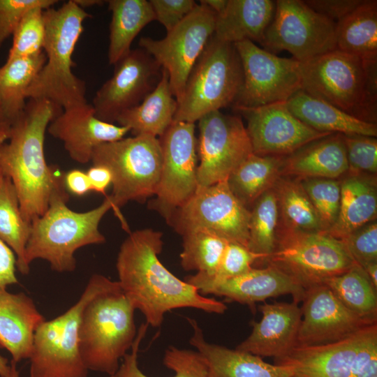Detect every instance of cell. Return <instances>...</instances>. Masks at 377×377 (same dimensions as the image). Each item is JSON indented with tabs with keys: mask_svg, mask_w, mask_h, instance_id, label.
I'll use <instances>...</instances> for the list:
<instances>
[{
	"mask_svg": "<svg viewBox=\"0 0 377 377\" xmlns=\"http://www.w3.org/2000/svg\"><path fill=\"white\" fill-rule=\"evenodd\" d=\"M216 20V13L201 0L164 38L142 37L139 40L140 47L168 73L177 103L194 64L214 33Z\"/></svg>",
	"mask_w": 377,
	"mask_h": 377,
	"instance_id": "obj_12",
	"label": "cell"
},
{
	"mask_svg": "<svg viewBox=\"0 0 377 377\" xmlns=\"http://www.w3.org/2000/svg\"><path fill=\"white\" fill-rule=\"evenodd\" d=\"M286 103L297 119L318 131L377 136V124L358 119L302 89Z\"/></svg>",
	"mask_w": 377,
	"mask_h": 377,
	"instance_id": "obj_29",
	"label": "cell"
},
{
	"mask_svg": "<svg viewBox=\"0 0 377 377\" xmlns=\"http://www.w3.org/2000/svg\"><path fill=\"white\" fill-rule=\"evenodd\" d=\"M80 7L85 9L87 7L103 4L105 1L100 0H74Z\"/></svg>",
	"mask_w": 377,
	"mask_h": 377,
	"instance_id": "obj_56",
	"label": "cell"
},
{
	"mask_svg": "<svg viewBox=\"0 0 377 377\" xmlns=\"http://www.w3.org/2000/svg\"><path fill=\"white\" fill-rule=\"evenodd\" d=\"M302 302L296 346L334 343L376 323L348 310L324 284L306 289Z\"/></svg>",
	"mask_w": 377,
	"mask_h": 377,
	"instance_id": "obj_19",
	"label": "cell"
},
{
	"mask_svg": "<svg viewBox=\"0 0 377 377\" xmlns=\"http://www.w3.org/2000/svg\"><path fill=\"white\" fill-rule=\"evenodd\" d=\"M274 188L279 207L277 233L325 232L300 179L281 176Z\"/></svg>",
	"mask_w": 377,
	"mask_h": 377,
	"instance_id": "obj_34",
	"label": "cell"
},
{
	"mask_svg": "<svg viewBox=\"0 0 377 377\" xmlns=\"http://www.w3.org/2000/svg\"><path fill=\"white\" fill-rule=\"evenodd\" d=\"M275 8L272 0H228L224 10L216 15L214 36L230 43L249 40L260 44Z\"/></svg>",
	"mask_w": 377,
	"mask_h": 377,
	"instance_id": "obj_28",
	"label": "cell"
},
{
	"mask_svg": "<svg viewBox=\"0 0 377 377\" xmlns=\"http://www.w3.org/2000/svg\"><path fill=\"white\" fill-rule=\"evenodd\" d=\"M10 127V123H5L0 126V145L8 138Z\"/></svg>",
	"mask_w": 377,
	"mask_h": 377,
	"instance_id": "obj_57",
	"label": "cell"
},
{
	"mask_svg": "<svg viewBox=\"0 0 377 377\" xmlns=\"http://www.w3.org/2000/svg\"><path fill=\"white\" fill-rule=\"evenodd\" d=\"M47 131L62 142L74 161L84 164L91 161L97 146L123 139L130 129L99 119L91 104L85 103L63 110Z\"/></svg>",
	"mask_w": 377,
	"mask_h": 377,
	"instance_id": "obj_20",
	"label": "cell"
},
{
	"mask_svg": "<svg viewBox=\"0 0 377 377\" xmlns=\"http://www.w3.org/2000/svg\"><path fill=\"white\" fill-rule=\"evenodd\" d=\"M114 66L112 76L96 91L91 104L96 117L112 124L156 88L162 73V68L140 47L131 50Z\"/></svg>",
	"mask_w": 377,
	"mask_h": 377,
	"instance_id": "obj_17",
	"label": "cell"
},
{
	"mask_svg": "<svg viewBox=\"0 0 377 377\" xmlns=\"http://www.w3.org/2000/svg\"><path fill=\"white\" fill-rule=\"evenodd\" d=\"M177 107L168 74L162 68L156 88L139 105L123 112L116 122L128 127L134 135L161 137L173 121Z\"/></svg>",
	"mask_w": 377,
	"mask_h": 377,
	"instance_id": "obj_30",
	"label": "cell"
},
{
	"mask_svg": "<svg viewBox=\"0 0 377 377\" xmlns=\"http://www.w3.org/2000/svg\"><path fill=\"white\" fill-rule=\"evenodd\" d=\"M163 234L151 228L131 232L121 244L116 269L118 282L126 297L145 316L146 323L159 327L165 314L179 308H193L223 313L226 305L201 295L175 276L161 262Z\"/></svg>",
	"mask_w": 377,
	"mask_h": 377,
	"instance_id": "obj_1",
	"label": "cell"
},
{
	"mask_svg": "<svg viewBox=\"0 0 377 377\" xmlns=\"http://www.w3.org/2000/svg\"><path fill=\"white\" fill-rule=\"evenodd\" d=\"M348 164V173L376 175L377 139L362 135H343Z\"/></svg>",
	"mask_w": 377,
	"mask_h": 377,
	"instance_id": "obj_44",
	"label": "cell"
},
{
	"mask_svg": "<svg viewBox=\"0 0 377 377\" xmlns=\"http://www.w3.org/2000/svg\"><path fill=\"white\" fill-rule=\"evenodd\" d=\"M323 284L348 310L376 323L377 288L356 263L343 273L327 279Z\"/></svg>",
	"mask_w": 377,
	"mask_h": 377,
	"instance_id": "obj_36",
	"label": "cell"
},
{
	"mask_svg": "<svg viewBox=\"0 0 377 377\" xmlns=\"http://www.w3.org/2000/svg\"><path fill=\"white\" fill-rule=\"evenodd\" d=\"M262 318L253 322L250 335L236 349L275 360L287 355L295 346L302 320L298 303H265L259 308Z\"/></svg>",
	"mask_w": 377,
	"mask_h": 377,
	"instance_id": "obj_21",
	"label": "cell"
},
{
	"mask_svg": "<svg viewBox=\"0 0 377 377\" xmlns=\"http://www.w3.org/2000/svg\"><path fill=\"white\" fill-rule=\"evenodd\" d=\"M109 280L103 275L93 274L75 304L39 325L29 358L30 377H88L89 370L79 350L80 320L84 307Z\"/></svg>",
	"mask_w": 377,
	"mask_h": 377,
	"instance_id": "obj_9",
	"label": "cell"
},
{
	"mask_svg": "<svg viewBox=\"0 0 377 377\" xmlns=\"http://www.w3.org/2000/svg\"><path fill=\"white\" fill-rule=\"evenodd\" d=\"M187 320L193 329L189 342L205 359L208 377H292L287 366L269 364L259 356L207 342L198 323Z\"/></svg>",
	"mask_w": 377,
	"mask_h": 377,
	"instance_id": "obj_23",
	"label": "cell"
},
{
	"mask_svg": "<svg viewBox=\"0 0 377 377\" xmlns=\"http://www.w3.org/2000/svg\"><path fill=\"white\" fill-rule=\"evenodd\" d=\"M64 184L68 192L82 196L91 191L87 172L79 169H73L64 175Z\"/></svg>",
	"mask_w": 377,
	"mask_h": 377,
	"instance_id": "obj_51",
	"label": "cell"
},
{
	"mask_svg": "<svg viewBox=\"0 0 377 377\" xmlns=\"http://www.w3.org/2000/svg\"><path fill=\"white\" fill-rule=\"evenodd\" d=\"M304 1L314 11L337 24L360 6L363 0H306Z\"/></svg>",
	"mask_w": 377,
	"mask_h": 377,
	"instance_id": "obj_49",
	"label": "cell"
},
{
	"mask_svg": "<svg viewBox=\"0 0 377 377\" xmlns=\"http://www.w3.org/2000/svg\"><path fill=\"white\" fill-rule=\"evenodd\" d=\"M45 61L43 51L30 57L6 60L0 66V102L10 124L24 109L27 90Z\"/></svg>",
	"mask_w": 377,
	"mask_h": 377,
	"instance_id": "obj_35",
	"label": "cell"
},
{
	"mask_svg": "<svg viewBox=\"0 0 377 377\" xmlns=\"http://www.w3.org/2000/svg\"><path fill=\"white\" fill-rule=\"evenodd\" d=\"M135 311L119 282L110 279L88 302L80 320L78 345L89 371L117 373L137 336Z\"/></svg>",
	"mask_w": 377,
	"mask_h": 377,
	"instance_id": "obj_4",
	"label": "cell"
},
{
	"mask_svg": "<svg viewBox=\"0 0 377 377\" xmlns=\"http://www.w3.org/2000/svg\"><path fill=\"white\" fill-rule=\"evenodd\" d=\"M263 259L262 256L251 251L246 246L230 242L213 272L208 274L196 272L186 276L184 281L195 287L201 295H210L216 287L246 273L255 263Z\"/></svg>",
	"mask_w": 377,
	"mask_h": 377,
	"instance_id": "obj_41",
	"label": "cell"
},
{
	"mask_svg": "<svg viewBox=\"0 0 377 377\" xmlns=\"http://www.w3.org/2000/svg\"><path fill=\"white\" fill-rule=\"evenodd\" d=\"M17 259L14 252L0 239V290L18 283L15 274Z\"/></svg>",
	"mask_w": 377,
	"mask_h": 377,
	"instance_id": "obj_50",
	"label": "cell"
},
{
	"mask_svg": "<svg viewBox=\"0 0 377 377\" xmlns=\"http://www.w3.org/2000/svg\"><path fill=\"white\" fill-rule=\"evenodd\" d=\"M363 269L374 286L377 288V262L367 265Z\"/></svg>",
	"mask_w": 377,
	"mask_h": 377,
	"instance_id": "obj_54",
	"label": "cell"
},
{
	"mask_svg": "<svg viewBox=\"0 0 377 377\" xmlns=\"http://www.w3.org/2000/svg\"><path fill=\"white\" fill-rule=\"evenodd\" d=\"M234 110L246 119L253 154L259 156H287L311 141L332 134L306 125L286 102Z\"/></svg>",
	"mask_w": 377,
	"mask_h": 377,
	"instance_id": "obj_18",
	"label": "cell"
},
{
	"mask_svg": "<svg viewBox=\"0 0 377 377\" xmlns=\"http://www.w3.org/2000/svg\"><path fill=\"white\" fill-rule=\"evenodd\" d=\"M348 170L343 134L332 133L311 141L285 156L281 176L337 179Z\"/></svg>",
	"mask_w": 377,
	"mask_h": 377,
	"instance_id": "obj_25",
	"label": "cell"
},
{
	"mask_svg": "<svg viewBox=\"0 0 377 377\" xmlns=\"http://www.w3.org/2000/svg\"><path fill=\"white\" fill-rule=\"evenodd\" d=\"M284 157L251 154L227 179L232 193L249 211L281 176Z\"/></svg>",
	"mask_w": 377,
	"mask_h": 377,
	"instance_id": "obj_32",
	"label": "cell"
},
{
	"mask_svg": "<svg viewBox=\"0 0 377 377\" xmlns=\"http://www.w3.org/2000/svg\"><path fill=\"white\" fill-rule=\"evenodd\" d=\"M243 71V82L233 109L286 102L302 89L301 62L279 57L244 40L234 43Z\"/></svg>",
	"mask_w": 377,
	"mask_h": 377,
	"instance_id": "obj_13",
	"label": "cell"
},
{
	"mask_svg": "<svg viewBox=\"0 0 377 377\" xmlns=\"http://www.w3.org/2000/svg\"><path fill=\"white\" fill-rule=\"evenodd\" d=\"M61 112L47 100L29 99L0 145V169L11 179L22 216L30 224L45 212L54 196L68 194L64 175L47 163L44 152L47 127Z\"/></svg>",
	"mask_w": 377,
	"mask_h": 377,
	"instance_id": "obj_2",
	"label": "cell"
},
{
	"mask_svg": "<svg viewBox=\"0 0 377 377\" xmlns=\"http://www.w3.org/2000/svg\"><path fill=\"white\" fill-rule=\"evenodd\" d=\"M325 232L335 223L340 207L339 179L326 178L300 179Z\"/></svg>",
	"mask_w": 377,
	"mask_h": 377,
	"instance_id": "obj_42",
	"label": "cell"
},
{
	"mask_svg": "<svg viewBox=\"0 0 377 377\" xmlns=\"http://www.w3.org/2000/svg\"><path fill=\"white\" fill-rule=\"evenodd\" d=\"M263 261L293 277L305 290L323 284L355 263L343 241L327 232H278L274 251Z\"/></svg>",
	"mask_w": 377,
	"mask_h": 377,
	"instance_id": "obj_10",
	"label": "cell"
},
{
	"mask_svg": "<svg viewBox=\"0 0 377 377\" xmlns=\"http://www.w3.org/2000/svg\"><path fill=\"white\" fill-rule=\"evenodd\" d=\"M5 123H10V122L8 120V119L6 117V114L4 113V111L3 110V107L1 105V103L0 102V126L1 124H3Z\"/></svg>",
	"mask_w": 377,
	"mask_h": 377,
	"instance_id": "obj_59",
	"label": "cell"
},
{
	"mask_svg": "<svg viewBox=\"0 0 377 377\" xmlns=\"http://www.w3.org/2000/svg\"><path fill=\"white\" fill-rule=\"evenodd\" d=\"M69 195L54 196L47 209L31 223L25 249L30 267L36 259L50 263L52 270L71 272L76 268L75 253L81 247L105 242L98 227L104 215L113 208L110 195L89 211L77 212L68 207Z\"/></svg>",
	"mask_w": 377,
	"mask_h": 377,
	"instance_id": "obj_6",
	"label": "cell"
},
{
	"mask_svg": "<svg viewBox=\"0 0 377 377\" xmlns=\"http://www.w3.org/2000/svg\"><path fill=\"white\" fill-rule=\"evenodd\" d=\"M4 175L3 174L2 171L0 169V184H1V182L3 177Z\"/></svg>",
	"mask_w": 377,
	"mask_h": 377,
	"instance_id": "obj_60",
	"label": "cell"
},
{
	"mask_svg": "<svg viewBox=\"0 0 377 377\" xmlns=\"http://www.w3.org/2000/svg\"><path fill=\"white\" fill-rule=\"evenodd\" d=\"M108 62L115 65L131 50V44L149 23L155 20V15L147 0H110Z\"/></svg>",
	"mask_w": 377,
	"mask_h": 377,
	"instance_id": "obj_31",
	"label": "cell"
},
{
	"mask_svg": "<svg viewBox=\"0 0 377 377\" xmlns=\"http://www.w3.org/2000/svg\"><path fill=\"white\" fill-rule=\"evenodd\" d=\"M91 191L106 196V189L112 184V175L103 166L93 165L87 172Z\"/></svg>",
	"mask_w": 377,
	"mask_h": 377,
	"instance_id": "obj_52",
	"label": "cell"
},
{
	"mask_svg": "<svg viewBox=\"0 0 377 377\" xmlns=\"http://www.w3.org/2000/svg\"><path fill=\"white\" fill-rule=\"evenodd\" d=\"M148 325L142 323L131 347V353H126L117 373L121 377H149L139 368L138 353L141 341L144 338ZM164 365L175 372L172 377H208V367L205 359L196 350L181 349L169 346L163 356Z\"/></svg>",
	"mask_w": 377,
	"mask_h": 377,
	"instance_id": "obj_38",
	"label": "cell"
},
{
	"mask_svg": "<svg viewBox=\"0 0 377 377\" xmlns=\"http://www.w3.org/2000/svg\"><path fill=\"white\" fill-rule=\"evenodd\" d=\"M339 180V212L327 233L342 240L355 230L376 221L377 186L376 175L347 172Z\"/></svg>",
	"mask_w": 377,
	"mask_h": 377,
	"instance_id": "obj_27",
	"label": "cell"
},
{
	"mask_svg": "<svg viewBox=\"0 0 377 377\" xmlns=\"http://www.w3.org/2000/svg\"><path fill=\"white\" fill-rule=\"evenodd\" d=\"M279 227V207L274 186L259 197L250 209L248 249L263 256L274 251Z\"/></svg>",
	"mask_w": 377,
	"mask_h": 377,
	"instance_id": "obj_40",
	"label": "cell"
},
{
	"mask_svg": "<svg viewBox=\"0 0 377 377\" xmlns=\"http://www.w3.org/2000/svg\"><path fill=\"white\" fill-rule=\"evenodd\" d=\"M216 15L221 14L225 9L228 0H202Z\"/></svg>",
	"mask_w": 377,
	"mask_h": 377,
	"instance_id": "obj_53",
	"label": "cell"
},
{
	"mask_svg": "<svg viewBox=\"0 0 377 377\" xmlns=\"http://www.w3.org/2000/svg\"><path fill=\"white\" fill-rule=\"evenodd\" d=\"M158 21L166 32L173 29L197 6L193 0H150L149 1Z\"/></svg>",
	"mask_w": 377,
	"mask_h": 377,
	"instance_id": "obj_48",
	"label": "cell"
},
{
	"mask_svg": "<svg viewBox=\"0 0 377 377\" xmlns=\"http://www.w3.org/2000/svg\"><path fill=\"white\" fill-rule=\"evenodd\" d=\"M57 2V0H0V47L13 36L28 11L36 8L46 10Z\"/></svg>",
	"mask_w": 377,
	"mask_h": 377,
	"instance_id": "obj_46",
	"label": "cell"
},
{
	"mask_svg": "<svg viewBox=\"0 0 377 377\" xmlns=\"http://www.w3.org/2000/svg\"><path fill=\"white\" fill-rule=\"evenodd\" d=\"M342 241L355 263L362 269L377 262L376 220L355 230Z\"/></svg>",
	"mask_w": 377,
	"mask_h": 377,
	"instance_id": "obj_45",
	"label": "cell"
},
{
	"mask_svg": "<svg viewBox=\"0 0 377 377\" xmlns=\"http://www.w3.org/2000/svg\"><path fill=\"white\" fill-rule=\"evenodd\" d=\"M337 24L301 0H277L260 45L273 53L286 50L300 62L336 50Z\"/></svg>",
	"mask_w": 377,
	"mask_h": 377,
	"instance_id": "obj_11",
	"label": "cell"
},
{
	"mask_svg": "<svg viewBox=\"0 0 377 377\" xmlns=\"http://www.w3.org/2000/svg\"><path fill=\"white\" fill-rule=\"evenodd\" d=\"M91 161L110 170L112 209L128 230L119 208L129 201L143 202L155 195L162 167L158 138L140 135L103 143L94 149Z\"/></svg>",
	"mask_w": 377,
	"mask_h": 377,
	"instance_id": "obj_8",
	"label": "cell"
},
{
	"mask_svg": "<svg viewBox=\"0 0 377 377\" xmlns=\"http://www.w3.org/2000/svg\"><path fill=\"white\" fill-rule=\"evenodd\" d=\"M302 89L363 121H377V60L334 50L301 62Z\"/></svg>",
	"mask_w": 377,
	"mask_h": 377,
	"instance_id": "obj_5",
	"label": "cell"
},
{
	"mask_svg": "<svg viewBox=\"0 0 377 377\" xmlns=\"http://www.w3.org/2000/svg\"><path fill=\"white\" fill-rule=\"evenodd\" d=\"M367 327L334 343L296 346L275 364L288 367L292 377H352L354 359Z\"/></svg>",
	"mask_w": 377,
	"mask_h": 377,
	"instance_id": "obj_22",
	"label": "cell"
},
{
	"mask_svg": "<svg viewBox=\"0 0 377 377\" xmlns=\"http://www.w3.org/2000/svg\"><path fill=\"white\" fill-rule=\"evenodd\" d=\"M42 8L28 11L15 29L6 60L27 57L43 51L45 23Z\"/></svg>",
	"mask_w": 377,
	"mask_h": 377,
	"instance_id": "obj_43",
	"label": "cell"
},
{
	"mask_svg": "<svg viewBox=\"0 0 377 377\" xmlns=\"http://www.w3.org/2000/svg\"><path fill=\"white\" fill-rule=\"evenodd\" d=\"M336 49L367 60H377V1L363 0L337 23Z\"/></svg>",
	"mask_w": 377,
	"mask_h": 377,
	"instance_id": "obj_33",
	"label": "cell"
},
{
	"mask_svg": "<svg viewBox=\"0 0 377 377\" xmlns=\"http://www.w3.org/2000/svg\"><path fill=\"white\" fill-rule=\"evenodd\" d=\"M46 61L27 92V99H45L60 110L87 102L86 84L73 72V54L90 15L74 0L43 12Z\"/></svg>",
	"mask_w": 377,
	"mask_h": 377,
	"instance_id": "obj_3",
	"label": "cell"
},
{
	"mask_svg": "<svg viewBox=\"0 0 377 377\" xmlns=\"http://www.w3.org/2000/svg\"><path fill=\"white\" fill-rule=\"evenodd\" d=\"M45 320L27 294L0 290V348L10 353L11 362L29 358L34 334Z\"/></svg>",
	"mask_w": 377,
	"mask_h": 377,
	"instance_id": "obj_24",
	"label": "cell"
},
{
	"mask_svg": "<svg viewBox=\"0 0 377 377\" xmlns=\"http://www.w3.org/2000/svg\"><path fill=\"white\" fill-rule=\"evenodd\" d=\"M10 371L8 360L0 355V377H6Z\"/></svg>",
	"mask_w": 377,
	"mask_h": 377,
	"instance_id": "obj_55",
	"label": "cell"
},
{
	"mask_svg": "<svg viewBox=\"0 0 377 377\" xmlns=\"http://www.w3.org/2000/svg\"><path fill=\"white\" fill-rule=\"evenodd\" d=\"M305 289L293 277L276 267L267 265L253 268L216 287L212 293L227 300L253 305L267 298L290 294L299 303Z\"/></svg>",
	"mask_w": 377,
	"mask_h": 377,
	"instance_id": "obj_26",
	"label": "cell"
},
{
	"mask_svg": "<svg viewBox=\"0 0 377 377\" xmlns=\"http://www.w3.org/2000/svg\"><path fill=\"white\" fill-rule=\"evenodd\" d=\"M198 186L226 181L251 154V144L240 117L210 112L198 120Z\"/></svg>",
	"mask_w": 377,
	"mask_h": 377,
	"instance_id": "obj_16",
	"label": "cell"
},
{
	"mask_svg": "<svg viewBox=\"0 0 377 377\" xmlns=\"http://www.w3.org/2000/svg\"><path fill=\"white\" fill-rule=\"evenodd\" d=\"M352 377H377V324L368 326L355 355Z\"/></svg>",
	"mask_w": 377,
	"mask_h": 377,
	"instance_id": "obj_47",
	"label": "cell"
},
{
	"mask_svg": "<svg viewBox=\"0 0 377 377\" xmlns=\"http://www.w3.org/2000/svg\"><path fill=\"white\" fill-rule=\"evenodd\" d=\"M6 377H20L19 371L16 368V364L13 362L10 364V371Z\"/></svg>",
	"mask_w": 377,
	"mask_h": 377,
	"instance_id": "obj_58",
	"label": "cell"
},
{
	"mask_svg": "<svg viewBox=\"0 0 377 377\" xmlns=\"http://www.w3.org/2000/svg\"><path fill=\"white\" fill-rule=\"evenodd\" d=\"M250 211L232 193L227 182L198 186L167 222L179 235L195 228L209 230L228 242L248 248Z\"/></svg>",
	"mask_w": 377,
	"mask_h": 377,
	"instance_id": "obj_15",
	"label": "cell"
},
{
	"mask_svg": "<svg viewBox=\"0 0 377 377\" xmlns=\"http://www.w3.org/2000/svg\"><path fill=\"white\" fill-rule=\"evenodd\" d=\"M242 82V66L235 44L213 34L188 77L173 121L194 123L210 112L232 106Z\"/></svg>",
	"mask_w": 377,
	"mask_h": 377,
	"instance_id": "obj_7",
	"label": "cell"
},
{
	"mask_svg": "<svg viewBox=\"0 0 377 377\" xmlns=\"http://www.w3.org/2000/svg\"><path fill=\"white\" fill-rule=\"evenodd\" d=\"M181 265L186 271L211 274L219 264L228 242L205 228H195L182 235Z\"/></svg>",
	"mask_w": 377,
	"mask_h": 377,
	"instance_id": "obj_39",
	"label": "cell"
},
{
	"mask_svg": "<svg viewBox=\"0 0 377 377\" xmlns=\"http://www.w3.org/2000/svg\"><path fill=\"white\" fill-rule=\"evenodd\" d=\"M110 377H121V376H120L117 373H116L114 375L111 376Z\"/></svg>",
	"mask_w": 377,
	"mask_h": 377,
	"instance_id": "obj_61",
	"label": "cell"
},
{
	"mask_svg": "<svg viewBox=\"0 0 377 377\" xmlns=\"http://www.w3.org/2000/svg\"><path fill=\"white\" fill-rule=\"evenodd\" d=\"M30 232L31 224L22 216L15 186L4 175L0 184V239L14 252L17 269L23 275L30 271L25 262Z\"/></svg>",
	"mask_w": 377,
	"mask_h": 377,
	"instance_id": "obj_37",
	"label": "cell"
},
{
	"mask_svg": "<svg viewBox=\"0 0 377 377\" xmlns=\"http://www.w3.org/2000/svg\"><path fill=\"white\" fill-rule=\"evenodd\" d=\"M158 140L162 151V167L156 198L150 207L167 221L176 209L193 195L198 187L195 124L173 121Z\"/></svg>",
	"mask_w": 377,
	"mask_h": 377,
	"instance_id": "obj_14",
	"label": "cell"
}]
</instances>
